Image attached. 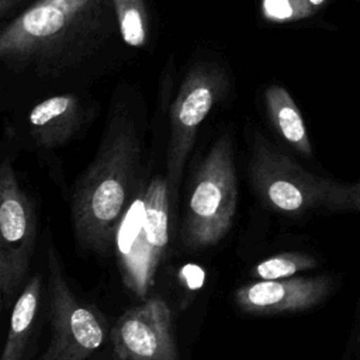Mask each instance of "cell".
I'll return each instance as SVG.
<instances>
[{
	"label": "cell",
	"instance_id": "13",
	"mask_svg": "<svg viewBox=\"0 0 360 360\" xmlns=\"http://www.w3.org/2000/svg\"><path fill=\"white\" fill-rule=\"evenodd\" d=\"M41 276H31L20 292L17 301L14 302L0 360H22L27 342L35 323L41 298Z\"/></svg>",
	"mask_w": 360,
	"mask_h": 360
},
{
	"label": "cell",
	"instance_id": "9",
	"mask_svg": "<svg viewBox=\"0 0 360 360\" xmlns=\"http://www.w3.org/2000/svg\"><path fill=\"white\" fill-rule=\"evenodd\" d=\"M118 360H177L172 312L160 298H150L124 312L111 330Z\"/></svg>",
	"mask_w": 360,
	"mask_h": 360
},
{
	"label": "cell",
	"instance_id": "17",
	"mask_svg": "<svg viewBox=\"0 0 360 360\" xmlns=\"http://www.w3.org/2000/svg\"><path fill=\"white\" fill-rule=\"evenodd\" d=\"M20 3L21 0H0V15L6 17Z\"/></svg>",
	"mask_w": 360,
	"mask_h": 360
},
{
	"label": "cell",
	"instance_id": "11",
	"mask_svg": "<svg viewBox=\"0 0 360 360\" xmlns=\"http://www.w3.org/2000/svg\"><path fill=\"white\" fill-rule=\"evenodd\" d=\"M87 118V110L77 94L65 93L48 97L34 105L28 114L30 132L34 141L53 149L70 141Z\"/></svg>",
	"mask_w": 360,
	"mask_h": 360
},
{
	"label": "cell",
	"instance_id": "2",
	"mask_svg": "<svg viewBox=\"0 0 360 360\" xmlns=\"http://www.w3.org/2000/svg\"><path fill=\"white\" fill-rule=\"evenodd\" d=\"M139 163L135 117L117 101L111 104L98 149L72 191V224L80 248L104 253L117 240Z\"/></svg>",
	"mask_w": 360,
	"mask_h": 360
},
{
	"label": "cell",
	"instance_id": "12",
	"mask_svg": "<svg viewBox=\"0 0 360 360\" xmlns=\"http://www.w3.org/2000/svg\"><path fill=\"white\" fill-rule=\"evenodd\" d=\"M264 107L277 134L298 153L312 155V146L300 108L290 93L278 84H270L264 90Z\"/></svg>",
	"mask_w": 360,
	"mask_h": 360
},
{
	"label": "cell",
	"instance_id": "14",
	"mask_svg": "<svg viewBox=\"0 0 360 360\" xmlns=\"http://www.w3.org/2000/svg\"><path fill=\"white\" fill-rule=\"evenodd\" d=\"M112 6L122 41L132 48L143 46L149 34L145 0H112Z\"/></svg>",
	"mask_w": 360,
	"mask_h": 360
},
{
	"label": "cell",
	"instance_id": "15",
	"mask_svg": "<svg viewBox=\"0 0 360 360\" xmlns=\"http://www.w3.org/2000/svg\"><path fill=\"white\" fill-rule=\"evenodd\" d=\"M316 259L305 252H281L256 263L250 276L256 280H278L316 267Z\"/></svg>",
	"mask_w": 360,
	"mask_h": 360
},
{
	"label": "cell",
	"instance_id": "5",
	"mask_svg": "<svg viewBox=\"0 0 360 360\" xmlns=\"http://www.w3.org/2000/svg\"><path fill=\"white\" fill-rule=\"evenodd\" d=\"M229 77L214 60H200L186 72L169 107L167 183L176 191L198 129L228 90Z\"/></svg>",
	"mask_w": 360,
	"mask_h": 360
},
{
	"label": "cell",
	"instance_id": "7",
	"mask_svg": "<svg viewBox=\"0 0 360 360\" xmlns=\"http://www.w3.org/2000/svg\"><path fill=\"white\" fill-rule=\"evenodd\" d=\"M51 339L38 360H90L104 345L105 322L70 288L58 252L48 250Z\"/></svg>",
	"mask_w": 360,
	"mask_h": 360
},
{
	"label": "cell",
	"instance_id": "6",
	"mask_svg": "<svg viewBox=\"0 0 360 360\" xmlns=\"http://www.w3.org/2000/svg\"><path fill=\"white\" fill-rule=\"evenodd\" d=\"M169 191L167 179L152 177L135 212L132 210L127 215V222L135 233L117 235L125 283L139 295H143L153 281L169 243Z\"/></svg>",
	"mask_w": 360,
	"mask_h": 360
},
{
	"label": "cell",
	"instance_id": "16",
	"mask_svg": "<svg viewBox=\"0 0 360 360\" xmlns=\"http://www.w3.org/2000/svg\"><path fill=\"white\" fill-rule=\"evenodd\" d=\"M325 0H262L260 10L270 22H288L308 17Z\"/></svg>",
	"mask_w": 360,
	"mask_h": 360
},
{
	"label": "cell",
	"instance_id": "8",
	"mask_svg": "<svg viewBox=\"0 0 360 360\" xmlns=\"http://www.w3.org/2000/svg\"><path fill=\"white\" fill-rule=\"evenodd\" d=\"M35 242V205L6 158L0 167V292L6 307L27 276Z\"/></svg>",
	"mask_w": 360,
	"mask_h": 360
},
{
	"label": "cell",
	"instance_id": "1",
	"mask_svg": "<svg viewBox=\"0 0 360 360\" xmlns=\"http://www.w3.org/2000/svg\"><path fill=\"white\" fill-rule=\"evenodd\" d=\"M114 20L112 0H37L3 28L1 62L59 75L104 42Z\"/></svg>",
	"mask_w": 360,
	"mask_h": 360
},
{
	"label": "cell",
	"instance_id": "18",
	"mask_svg": "<svg viewBox=\"0 0 360 360\" xmlns=\"http://www.w3.org/2000/svg\"><path fill=\"white\" fill-rule=\"evenodd\" d=\"M352 194H353V211H360V180L352 184Z\"/></svg>",
	"mask_w": 360,
	"mask_h": 360
},
{
	"label": "cell",
	"instance_id": "4",
	"mask_svg": "<svg viewBox=\"0 0 360 360\" xmlns=\"http://www.w3.org/2000/svg\"><path fill=\"white\" fill-rule=\"evenodd\" d=\"M238 207L233 143L222 134L201 160L188 195L184 242L194 249L217 245L231 229Z\"/></svg>",
	"mask_w": 360,
	"mask_h": 360
},
{
	"label": "cell",
	"instance_id": "3",
	"mask_svg": "<svg viewBox=\"0 0 360 360\" xmlns=\"http://www.w3.org/2000/svg\"><path fill=\"white\" fill-rule=\"evenodd\" d=\"M248 172L259 200L276 212L300 217L353 210L352 184L308 172L260 132L252 136Z\"/></svg>",
	"mask_w": 360,
	"mask_h": 360
},
{
	"label": "cell",
	"instance_id": "10",
	"mask_svg": "<svg viewBox=\"0 0 360 360\" xmlns=\"http://www.w3.org/2000/svg\"><path fill=\"white\" fill-rule=\"evenodd\" d=\"M330 288L328 276L257 280L240 285L233 300L243 312L273 315L309 309L322 302Z\"/></svg>",
	"mask_w": 360,
	"mask_h": 360
}]
</instances>
